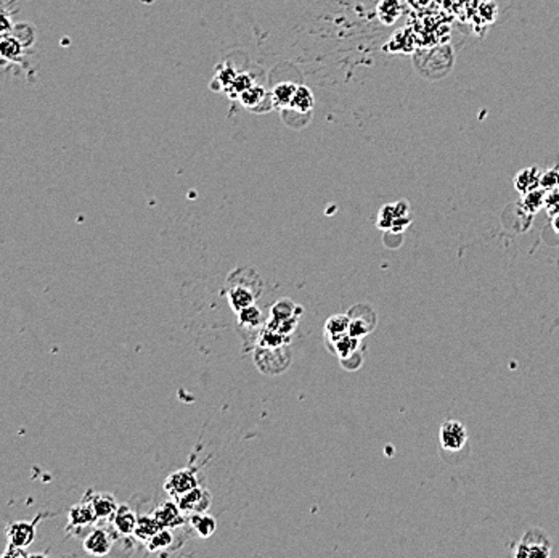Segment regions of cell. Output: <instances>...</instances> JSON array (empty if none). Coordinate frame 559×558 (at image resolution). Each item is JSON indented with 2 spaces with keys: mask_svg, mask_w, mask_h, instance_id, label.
Returning <instances> with one entry per match:
<instances>
[{
  "mask_svg": "<svg viewBox=\"0 0 559 558\" xmlns=\"http://www.w3.org/2000/svg\"><path fill=\"white\" fill-rule=\"evenodd\" d=\"M296 90L297 86H295L292 82H281L278 86L274 87V92H271V102H274V105L280 106V108H286V106H290Z\"/></svg>",
  "mask_w": 559,
  "mask_h": 558,
  "instance_id": "44dd1931",
  "label": "cell"
},
{
  "mask_svg": "<svg viewBox=\"0 0 559 558\" xmlns=\"http://www.w3.org/2000/svg\"><path fill=\"white\" fill-rule=\"evenodd\" d=\"M85 501L90 504L98 522H110L119 504L111 492H89Z\"/></svg>",
  "mask_w": 559,
  "mask_h": 558,
  "instance_id": "8992f818",
  "label": "cell"
},
{
  "mask_svg": "<svg viewBox=\"0 0 559 558\" xmlns=\"http://www.w3.org/2000/svg\"><path fill=\"white\" fill-rule=\"evenodd\" d=\"M0 57L7 61H20L23 57V42L17 36L0 37Z\"/></svg>",
  "mask_w": 559,
  "mask_h": 558,
  "instance_id": "2e32d148",
  "label": "cell"
},
{
  "mask_svg": "<svg viewBox=\"0 0 559 558\" xmlns=\"http://www.w3.org/2000/svg\"><path fill=\"white\" fill-rule=\"evenodd\" d=\"M559 185V168L548 169L540 174V189L551 190Z\"/></svg>",
  "mask_w": 559,
  "mask_h": 558,
  "instance_id": "83f0119b",
  "label": "cell"
},
{
  "mask_svg": "<svg viewBox=\"0 0 559 558\" xmlns=\"http://www.w3.org/2000/svg\"><path fill=\"white\" fill-rule=\"evenodd\" d=\"M439 439H440V448L445 450V453L455 454L460 453L461 449H465L468 446V429L465 425L458 420H447L440 425V432H439Z\"/></svg>",
  "mask_w": 559,
  "mask_h": 558,
  "instance_id": "3957f363",
  "label": "cell"
},
{
  "mask_svg": "<svg viewBox=\"0 0 559 558\" xmlns=\"http://www.w3.org/2000/svg\"><path fill=\"white\" fill-rule=\"evenodd\" d=\"M190 524H191V528L198 533L200 538H203V539L211 538V536L216 533V528H217L214 517H211V515H207L206 512L191 513Z\"/></svg>",
  "mask_w": 559,
  "mask_h": 558,
  "instance_id": "ac0fdd59",
  "label": "cell"
},
{
  "mask_svg": "<svg viewBox=\"0 0 559 558\" xmlns=\"http://www.w3.org/2000/svg\"><path fill=\"white\" fill-rule=\"evenodd\" d=\"M153 515H154V518L159 522V524L163 526V528L177 529L182 524H185V522H186V518L184 517V510L179 507L177 502H172V501L163 502L161 506L156 507Z\"/></svg>",
  "mask_w": 559,
  "mask_h": 558,
  "instance_id": "30bf717a",
  "label": "cell"
},
{
  "mask_svg": "<svg viewBox=\"0 0 559 558\" xmlns=\"http://www.w3.org/2000/svg\"><path fill=\"white\" fill-rule=\"evenodd\" d=\"M540 169L534 166L523 169L514 177V189L523 195L535 189H540Z\"/></svg>",
  "mask_w": 559,
  "mask_h": 558,
  "instance_id": "4fadbf2b",
  "label": "cell"
},
{
  "mask_svg": "<svg viewBox=\"0 0 559 558\" xmlns=\"http://www.w3.org/2000/svg\"><path fill=\"white\" fill-rule=\"evenodd\" d=\"M385 10H387V13L381 15L380 18L385 21L386 24H391L398 17H401L402 5H401V2H398V0H382V2L380 3V7H378V12H385Z\"/></svg>",
  "mask_w": 559,
  "mask_h": 558,
  "instance_id": "484cf974",
  "label": "cell"
},
{
  "mask_svg": "<svg viewBox=\"0 0 559 558\" xmlns=\"http://www.w3.org/2000/svg\"><path fill=\"white\" fill-rule=\"evenodd\" d=\"M290 337H285V335H281L278 332L271 330V328L265 327L262 335H260V342H259V346L262 348H280V346H285L286 343H288Z\"/></svg>",
  "mask_w": 559,
  "mask_h": 558,
  "instance_id": "d4e9b609",
  "label": "cell"
},
{
  "mask_svg": "<svg viewBox=\"0 0 559 558\" xmlns=\"http://www.w3.org/2000/svg\"><path fill=\"white\" fill-rule=\"evenodd\" d=\"M3 558H12V557H31V554L23 547H17V545H12V544H7V549L3 550L2 554Z\"/></svg>",
  "mask_w": 559,
  "mask_h": 558,
  "instance_id": "1f68e13d",
  "label": "cell"
},
{
  "mask_svg": "<svg viewBox=\"0 0 559 558\" xmlns=\"http://www.w3.org/2000/svg\"><path fill=\"white\" fill-rule=\"evenodd\" d=\"M286 108L297 111V113H301V115L311 113L313 108V97H312L311 90L304 86L297 87L295 97H292L290 106H286Z\"/></svg>",
  "mask_w": 559,
  "mask_h": 558,
  "instance_id": "ffe728a7",
  "label": "cell"
},
{
  "mask_svg": "<svg viewBox=\"0 0 559 558\" xmlns=\"http://www.w3.org/2000/svg\"><path fill=\"white\" fill-rule=\"evenodd\" d=\"M239 98H241L244 106H248V108H255V106H258L265 98V90L262 87L251 86L239 94Z\"/></svg>",
  "mask_w": 559,
  "mask_h": 558,
  "instance_id": "4316f807",
  "label": "cell"
},
{
  "mask_svg": "<svg viewBox=\"0 0 559 558\" xmlns=\"http://www.w3.org/2000/svg\"><path fill=\"white\" fill-rule=\"evenodd\" d=\"M137 518L138 517L135 510L132 508L129 504H122V506H118V508H116V512L113 513V517H111L110 523L111 528H113L119 536H132L137 524Z\"/></svg>",
  "mask_w": 559,
  "mask_h": 558,
  "instance_id": "8fae6325",
  "label": "cell"
},
{
  "mask_svg": "<svg viewBox=\"0 0 559 558\" xmlns=\"http://www.w3.org/2000/svg\"><path fill=\"white\" fill-rule=\"evenodd\" d=\"M50 515L52 513L40 512V513H37V517L34 520H31V522L8 523L7 528H5V538H7V544L28 549V547L36 541L37 524L40 523L42 518L50 517Z\"/></svg>",
  "mask_w": 559,
  "mask_h": 558,
  "instance_id": "7a4b0ae2",
  "label": "cell"
},
{
  "mask_svg": "<svg viewBox=\"0 0 559 558\" xmlns=\"http://www.w3.org/2000/svg\"><path fill=\"white\" fill-rule=\"evenodd\" d=\"M12 20H10V15L7 13V10L0 7V37L7 36L10 31H12Z\"/></svg>",
  "mask_w": 559,
  "mask_h": 558,
  "instance_id": "4dcf8cb0",
  "label": "cell"
},
{
  "mask_svg": "<svg viewBox=\"0 0 559 558\" xmlns=\"http://www.w3.org/2000/svg\"><path fill=\"white\" fill-rule=\"evenodd\" d=\"M113 533H114V529L110 531V529L103 528V526L92 528L82 541V549L92 557L108 555L111 549H113L116 536H119L118 533L116 534H113Z\"/></svg>",
  "mask_w": 559,
  "mask_h": 558,
  "instance_id": "277c9868",
  "label": "cell"
},
{
  "mask_svg": "<svg viewBox=\"0 0 559 558\" xmlns=\"http://www.w3.org/2000/svg\"><path fill=\"white\" fill-rule=\"evenodd\" d=\"M161 528L163 526L159 524L156 518H154V515H140V517L137 518V524L132 536H135V539L138 541L147 542L150 541Z\"/></svg>",
  "mask_w": 559,
  "mask_h": 558,
  "instance_id": "5bb4252c",
  "label": "cell"
},
{
  "mask_svg": "<svg viewBox=\"0 0 559 558\" xmlns=\"http://www.w3.org/2000/svg\"><path fill=\"white\" fill-rule=\"evenodd\" d=\"M327 346L329 351H331V353L338 354L339 359H343V358H345V355L352 354L354 351L362 348V339L355 338V337H352V335L348 333L338 339H333V342H327Z\"/></svg>",
  "mask_w": 559,
  "mask_h": 558,
  "instance_id": "9a60e30c",
  "label": "cell"
},
{
  "mask_svg": "<svg viewBox=\"0 0 559 558\" xmlns=\"http://www.w3.org/2000/svg\"><path fill=\"white\" fill-rule=\"evenodd\" d=\"M227 300L228 304L232 306V309L235 312H239L244 307L254 304L255 293L253 290H249V286L246 285H232L230 288L227 290Z\"/></svg>",
  "mask_w": 559,
  "mask_h": 558,
  "instance_id": "7c38bea8",
  "label": "cell"
},
{
  "mask_svg": "<svg viewBox=\"0 0 559 558\" xmlns=\"http://www.w3.org/2000/svg\"><path fill=\"white\" fill-rule=\"evenodd\" d=\"M238 316V323L241 327H246V328H255V327H260L262 325L264 318H262V312L258 306H248L241 309L239 312H237Z\"/></svg>",
  "mask_w": 559,
  "mask_h": 558,
  "instance_id": "603a6c76",
  "label": "cell"
},
{
  "mask_svg": "<svg viewBox=\"0 0 559 558\" xmlns=\"http://www.w3.org/2000/svg\"><path fill=\"white\" fill-rule=\"evenodd\" d=\"M545 196L546 190L543 189H535L532 192H527L523 195V208L524 211L529 212V214H537L540 210L545 208Z\"/></svg>",
  "mask_w": 559,
  "mask_h": 558,
  "instance_id": "7402d4cb",
  "label": "cell"
},
{
  "mask_svg": "<svg viewBox=\"0 0 559 558\" xmlns=\"http://www.w3.org/2000/svg\"><path fill=\"white\" fill-rule=\"evenodd\" d=\"M516 558H548L551 555V542L545 531L532 528L523 536L513 552Z\"/></svg>",
  "mask_w": 559,
  "mask_h": 558,
  "instance_id": "6da1fadb",
  "label": "cell"
},
{
  "mask_svg": "<svg viewBox=\"0 0 559 558\" xmlns=\"http://www.w3.org/2000/svg\"><path fill=\"white\" fill-rule=\"evenodd\" d=\"M545 210L551 217L559 214V185L551 190H546Z\"/></svg>",
  "mask_w": 559,
  "mask_h": 558,
  "instance_id": "f1b7e54d",
  "label": "cell"
},
{
  "mask_svg": "<svg viewBox=\"0 0 559 558\" xmlns=\"http://www.w3.org/2000/svg\"><path fill=\"white\" fill-rule=\"evenodd\" d=\"M98 520L95 517L92 507L90 504L82 499V502L74 504V506L69 508L68 512V524H66V533L69 531H82L87 529L90 526H94Z\"/></svg>",
  "mask_w": 559,
  "mask_h": 558,
  "instance_id": "5b68a950",
  "label": "cell"
},
{
  "mask_svg": "<svg viewBox=\"0 0 559 558\" xmlns=\"http://www.w3.org/2000/svg\"><path fill=\"white\" fill-rule=\"evenodd\" d=\"M174 528H161L156 534L153 536L150 541L145 542L148 552L151 554H159L170 549L174 545Z\"/></svg>",
  "mask_w": 559,
  "mask_h": 558,
  "instance_id": "e0dca14e",
  "label": "cell"
},
{
  "mask_svg": "<svg viewBox=\"0 0 559 558\" xmlns=\"http://www.w3.org/2000/svg\"><path fill=\"white\" fill-rule=\"evenodd\" d=\"M350 318L349 316H333L329 317L327 323H325V335H327V342H333L344 335L349 333Z\"/></svg>",
  "mask_w": 559,
  "mask_h": 558,
  "instance_id": "d6986e66",
  "label": "cell"
},
{
  "mask_svg": "<svg viewBox=\"0 0 559 558\" xmlns=\"http://www.w3.org/2000/svg\"><path fill=\"white\" fill-rule=\"evenodd\" d=\"M349 318H350L349 335H352V337L360 339L366 337V335H368L376 325V316L368 304H365V312H362V314H359V311H357L354 306L352 309L349 311Z\"/></svg>",
  "mask_w": 559,
  "mask_h": 558,
  "instance_id": "9c48e42d",
  "label": "cell"
},
{
  "mask_svg": "<svg viewBox=\"0 0 559 558\" xmlns=\"http://www.w3.org/2000/svg\"><path fill=\"white\" fill-rule=\"evenodd\" d=\"M339 360H341V365H343L345 370H357L362 365V362H364V354H362V348L354 351L352 354L345 355V358L339 359Z\"/></svg>",
  "mask_w": 559,
  "mask_h": 558,
  "instance_id": "f546056e",
  "label": "cell"
},
{
  "mask_svg": "<svg viewBox=\"0 0 559 558\" xmlns=\"http://www.w3.org/2000/svg\"><path fill=\"white\" fill-rule=\"evenodd\" d=\"M179 507L188 513H203L211 506V494L200 486L177 497Z\"/></svg>",
  "mask_w": 559,
  "mask_h": 558,
  "instance_id": "ba28073f",
  "label": "cell"
},
{
  "mask_svg": "<svg viewBox=\"0 0 559 558\" xmlns=\"http://www.w3.org/2000/svg\"><path fill=\"white\" fill-rule=\"evenodd\" d=\"M299 307H296L292 304L291 300H281L276 302V304L271 307V321H285V318H292V317H299Z\"/></svg>",
  "mask_w": 559,
  "mask_h": 558,
  "instance_id": "cb8c5ba5",
  "label": "cell"
},
{
  "mask_svg": "<svg viewBox=\"0 0 559 558\" xmlns=\"http://www.w3.org/2000/svg\"><path fill=\"white\" fill-rule=\"evenodd\" d=\"M198 478H196L195 471L191 470H179V471H174L172 475H169V478L164 483V491L170 496L177 499L179 496H182V494L191 491V489L198 487Z\"/></svg>",
  "mask_w": 559,
  "mask_h": 558,
  "instance_id": "52a82bcc",
  "label": "cell"
},
{
  "mask_svg": "<svg viewBox=\"0 0 559 558\" xmlns=\"http://www.w3.org/2000/svg\"><path fill=\"white\" fill-rule=\"evenodd\" d=\"M553 228H555L556 233H559V214L553 216Z\"/></svg>",
  "mask_w": 559,
  "mask_h": 558,
  "instance_id": "d6a6232c",
  "label": "cell"
}]
</instances>
